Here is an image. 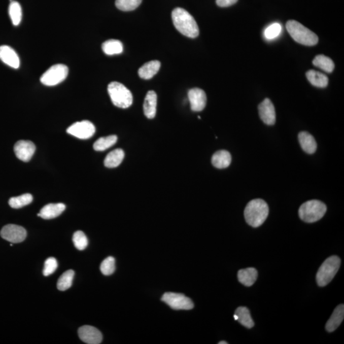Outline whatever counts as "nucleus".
<instances>
[{"label": "nucleus", "instance_id": "f257e3e1", "mask_svg": "<svg viewBox=\"0 0 344 344\" xmlns=\"http://www.w3.org/2000/svg\"><path fill=\"white\" fill-rule=\"evenodd\" d=\"M174 26L183 36L194 39L199 36V27L195 19L184 9L176 8L172 11Z\"/></svg>", "mask_w": 344, "mask_h": 344}, {"label": "nucleus", "instance_id": "f03ea898", "mask_svg": "<svg viewBox=\"0 0 344 344\" xmlns=\"http://www.w3.org/2000/svg\"><path fill=\"white\" fill-rule=\"evenodd\" d=\"M267 203L261 199H253L247 205L244 217L249 225L258 228L263 224L268 216Z\"/></svg>", "mask_w": 344, "mask_h": 344}, {"label": "nucleus", "instance_id": "7ed1b4c3", "mask_svg": "<svg viewBox=\"0 0 344 344\" xmlns=\"http://www.w3.org/2000/svg\"><path fill=\"white\" fill-rule=\"evenodd\" d=\"M286 29L291 37L299 44L313 46L318 43L317 35L298 21L291 20L287 22Z\"/></svg>", "mask_w": 344, "mask_h": 344}, {"label": "nucleus", "instance_id": "20e7f679", "mask_svg": "<svg viewBox=\"0 0 344 344\" xmlns=\"http://www.w3.org/2000/svg\"><path fill=\"white\" fill-rule=\"evenodd\" d=\"M327 208L322 201L313 199L306 201L299 209V216L301 220L311 223L320 220L326 213Z\"/></svg>", "mask_w": 344, "mask_h": 344}, {"label": "nucleus", "instance_id": "39448f33", "mask_svg": "<svg viewBox=\"0 0 344 344\" xmlns=\"http://www.w3.org/2000/svg\"><path fill=\"white\" fill-rule=\"evenodd\" d=\"M108 93L115 106L127 109L133 104V95L123 84L112 82L108 86Z\"/></svg>", "mask_w": 344, "mask_h": 344}, {"label": "nucleus", "instance_id": "423d86ee", "mask_svg": "<svg viewBox=\"0 0 344 344\" xmlns=\"http://www.w3.org/2000/svg\"><path fill=\"white\" fill-rule=\"evenodd\" d=\"M340 259L336 256H331L324 261L316 275L319 286H326L333 280L340 268Z\"/></svg>", "mask_w": 344, "mask_h": 344}, {"label": "nucleus", "instance_id": "0eeeda50", "mask_svg": "<svg viewBox=\"0 0 344 344\" xmlns=\"http://www.w3.org/2000/svg\"><path fill=\"white\" fill-rule=\"evenodd\" d=\"M68 68L63 64H55L49 68L41 77V82L47 86H54L65 80Z\"/></svg>", "mask_w": 344, "mask_h": 344}, {"label": "nucleus", "instance_id": "6e6552de", "mask_svg": "<svg viewBox=\"0 0 344 344\" xmlns=\"http://www.w3.org/2000/svg\"><path fill=\"white\" fill-rule=\"evenodd\" d=\"M161 300L174 310H191L194 307L191 299L183 294L166 293L162 296Z\"/></svg>", "mask_w": 344, "mask_h": 344}, {"label": "nucleus", "instance_id": "1a4fd4ad", "mask_svg": "<svg viewBox=\"0 0 344 344\" xmlns=\"http://www.w3.org/2000/svg\"><path fill=\"white\" fill-rule=\"evenodd\" d=\"M95 126L89 121L77 122L66 130L68 134L82 140L90 139L95 133Z\"/></svg>", "mask_w": 344, "mask_h": 344}, {"label": "nucleus", "instance_id": "9d476101", "mask_svg": "<svg viewBox=\"0 0 344 344\" xmlns=\"http://www.w3.org/2000/svg\"><path fill=\"white\" fill-rule=\"evenodd\" d=\"M0 235L5 240L16 244L22 243L25 240L27 232L23 227L16 224H7L2 228Z\"/></svg>", "mask_w": 344, "mask_h": 344}, {"label": "nucleus", "instance_id": "9b49d317", "mask_svg": "<svg viewBox=\"0 0 344 344\" xmlns=\"http://www.w3.org/2000/svg\"><path fill=\"white\" fill-rule=\"evenodd\" d=\"M14 153L17 158L24 162L31 160L36 150L33 142L29 141H19L14 146Z\"/></svg>", "mask_w": 344, "mask_h": 344}, {"label": "nucleus", "instance_id": "f8f14e48", "mask_svg": "<svg viewBox=\"0 0 344 344\" xmlns=\"http://www.w3.org/2000/svg\"><path fill=\"white\" fill-rule=\"evenodd\" d=\"M259 114L261 120L267 125H273L276 121L275 107L270 99L266 98L259 105Z\"/></svg>", "mask_w": 344, "mask_h": 344}, {"label": "nucleus", "instance_id": "ddd939ff", "mask_svg": "<svg viewBox=\"0 0 344 344\" xmlns=\"http://www.w3.org/2000/svg\"><path fill=\"white\" fill-rule=\"evenodd\" d=\"M78 334L81 340L88 344L100 343L103 339V336L100 331L91 326H81L79 329Z\"/></svg>", "mask_w": 344, "mask_h": 344}, {"label": "nucleus", "instance_id": "4468645a", "mask_svg": "<svg viewBox=\"0 0 344 344\" xmlns=\"http://www.w3.org/2000/svg\"><path fill=\"white\" fill-rule=\"evenodd\" d=\"M191 109L194 112L202 111L206 106L207 96L205 91L199 88H193L188 92Z\"/></svg>", "mask_w": 344, "mask_h": 344}, {"label": "nucleus", "instance_id": "2eb2a0df", "mask_svg": "<svg viewBox=\"0 0 344 344\" xmlns=\"http://www.w3.org/2000/svg\"><path fill=\"white\" fill-rule=\"evenodd\" d=\"M0 59L7 65L15 69L19 68L20 59L18 55L12 47L8 46H0Z\"/></svg>", "mask_w": 344, "mask_h": 344}, {"label": "nucleus", "instance_id": "dca6fc26", "mask_svg": "<svg viewBox=\"0 0 344 344\" xmlns=\"http://www.w3.org/2000/svg\"><path fill=\"white\" fill-rule=\"evenodd\" d=\"M65 209L66 206L63 203H50L41 209L38 216L44 219L56 218L60 216Z\"/></svg>", "mask_w": 344, "mask_h": 344}, {"label": "nucleus", "instance_id": "f3484780", "mask_svg": "<svg viewBox=\"0 0 344 344\" xmlns=\"http://www.w3.org/2000/svg\"><path fill=\"white\" fill-rule=\"evenodd\" d=\"M157 94L154 91L147 93L144 104V112L148 119H153L156 116Z\"/></svg>", "mask_w": 344, "mask_h": 344}, {"label": "nucleus", "instance_id": "a211bd4d", "mask_svg": "<svg viewBox=\"0 0 344 344\" xmlns=\"http://www.w3.org/2000/svg\"><path fill=\"white\" fill-rule=\"evenodd\" d=\"M344 318V306L343 304L336 306L330 320L326 325V330L328 332H333L340 325Z\"/></svg>", "mask_w": 344, "mask_h": 344}, {"label": "nucleus", "instance_id": "6ab92c4d", "mask_svg": "<svg viewBox=\"0 0 344 344\" xmlns=\"http://www.w3.org/2000/svg\"><path fill=\"white\" fill-rule=\"evenodd\" d=\"M299 142L303 150L308 154H313L317 149V143L312 134L306 131L300 132L298 134Z\"/></svg>", "mask_w": 344, "mask_h": 344}, {"label": "nucleus", "instance_id": "aec40b11", "mask_svg": "<svg viewBox=\"0 0 344 344\" xmlns=\"http://www.w3.org/2000/svg\"><path fill=\"white\" fill-rule=\"evenodd\" d=\"M160 62L156 60L151 61L144 64L139 70V75L143 79H150L158 73L160 68Z\"/></svg>", "mask_w": 344, "mask_h": 344}, {"label": "nucleus", "instance_id": "412c9836", "mask_svg": "<svg viewBox=\"0 0 344 344\" xmlns=\"http://www.w3.org/2000/svg\"><path fill=\"white\" fill-rule=\"evenodd\" d=\"M231 156L227 151L222 150L216 152L212 158V163L217 168H226L230 165Z\"/></svg>", "mask_w": 344, "mask_h": 344}, {"label": "nucleus", "instance_id": "4be33fe9", "mask_svg": "<svg viewBox=\"0 0 344 344\" xmlns=\"http://www.w3.org/2000/svg\"><path fill=\"white\" fill-rule=\"evenodd\" d=\"M306 78L314 86L318 88H326L328 84V78L326 75L321 73L320 72L309 71L306 74Z\"/></svg>", "mask_w": 344, "mask_h": 344}, {"label": "nucleus", "instance_id": "5701e85b", "mask_svg": "<svg viewBox=\"0 0 344 344\" xmlns=\"http://www.w3.org/2000/svg\"><path fill=\"white\" fill-rule=\"evenodd\" d=\"M258 278V271L254 268L243 269L238 271L239 282L246 286H253Z\"/></svg>", "mask_w": 344, "mask_h": 344}, {"label": "nucleus", "instance_id": "b1692460", "mask_svg": "<svg viewBox=\"0 0 344 344\" xmlns=\"http://www.w3.org/2000/svg\"><path fill=\"white\" fill-rule=\"evenodd\" d=\"M124 158V153L121 149H115L105 159L104 164L107 168H116L120 165Z\"/></svg>", "mask_w": 344, "mask_h": 344}, {"label": "nucleus", "instance_id": "393cba45", "mask_svg": "<svg viewBox=\"0 0 344 344\" xmlns=\"http://www.w3.org/2000/svg\"><path fill=\"white\" fill-rule=\"evenodd\" d=\"M101 47L104 53L109 56L119 54L123 51V45L118 40H109L102 44Z\"/></svg>", "mask_w": 344, "mask_h": 344}, {"label": "nucleus", "instance_id": "a878e982", "mask_svg": "<svg viewBox=\"0 0 344 344\" xmlns=\"http://www.w3.org/2000/svg\"><path fill=\"white\" fill-rule=\"evenodd\" d=\"M313 63L314 66L318 67L328 73H331L335 68V64L332 59L325 55H318L314 59Z\"/></svg>", "mask_w": 344, "mask_h": 344}, {"label": "nucleus", "instance_id": "bb28decb", "mask_svg": "<svg viewBox=\"0 0 344 344\" xmlns=\"http://www.w3.org/2000/svg\"><path fill=\"white\" fill-rule=\"evenodd\" d=\"M235 314L237 316V321L242 325L249 329L253 327L254 325V321L253 319L251 318L250 312L248 308L240 306V307L236 308Z\"/></svg>", "mask_w": 344, "mask_h": 344}, {"label": "nucleus", "instance_id": "cd10ccee", "mask_svg": "<svg viewBox=\"0 0 344 344\" xmlns=\"http://www.w3.org/2000/svg\"><path fill=\"white\" fill-rule=\"evenodd\" d=\"M117 141L118 137L116 135L101 137L94 142L93 148L96 151H106L116 144Z\"/></svg>", "mask_w": 344, "mask_h": 344}, {"label": "nucleus", "instance_id": "c85d7f7f", "mask_svg": "<svg viewBox=\"0 0 344 344\" xmlns=\"http://www.w3.org/2000/svg\"><path fill=\"white\" fill-rule=\"evenodd\" d=\"M33 196L31 194L26 193L22 195L12 197L9 199V205L13 209H20L29 205L33 201Z\"/></svg>", "mask_w": 344, "mask_h": 344}, {"label": "nucleus", "instance_id": "c756f323", "mask_svg": "<svg viewBox=\"0 0 344 344\" xmlns=\"http://www.w3.org/2000/svg\"><path fill=\"white\" fill-rule=\"evenodd\" d=\"M74 271L68 270L65 271L58 279L57 288L59 290L63 291L68 290L72 285L74 278Z\"/></svg>", "mask_w": 344, "mask_h": 344}, {"label": "nucleus", "instance_id": "7c9ffc66", "mask_svg": "<svg viewBox=\"0 0 344 344\" xmlns=\"http://www.w3.org/2000/svg\"><path fill=\"white\" fill-rule=\"evenodd\" d=\"M9 13L12 24L18 26L22 20V9L18 2L12 1L10 4Z\"/></svg>", "mask_w": 344, "mask_h": 344}, {"label": "nucleus", "instance_id": "2f4dec72", "mask_svg": "<svg viewBox=\"0 0 344 344\" xmlns=\"http://www.w3.org/2000/svg\"><path fill=\"white\" fill-rule=\"evenodd\" d=\"M142 2V0H116V6L122 11H132L136 9Z\"/></svg>", "mask_w": 344, "mask_h": 344}, {"label": "nucleus", "instance_id": "473e14b6", "mask_svg": "<svg viewBox=\"0 0 344 344\" xmlns=\"http://www.w3.org/2000/svg\"><path fill=\"white\" fill-rule=\"evenodd\" d=\"M73 242L75 247L80 251L84 250L88 245V238L81 231H77L74 234Z\"/></svg>", "mask_w": 344, "mask_h": 344}, {"label": "nucleus", "instance_id": "72a5a7b5", "mask_svg": "<svg viewBox=\"0 0 344 344\" xmlns=\"http://www.w3.org/2000/svg\"><path fill=\"white\" fill-rule=\"evenodd\" d=\"M116 270V261L113 257L110 256L103 261L100 265L101 273L105 276H111Z\"/></svg>", "mask_w": 344, "mask_h": 344}, {"label": "nucleus", "instance_id": "f704fd0d", "mask_svg": "<svg viewBox=\"0 0 344 344\" xmlns=\"http://www.w3.org/2000/svg\"><path fill=\"white\" fill-rule=\"evenodd\" d=\"M281 25L276 22V23L271 24L265 29L264 35H265L266 39L272 40L277 38L281 33Z\"/></svg>", "mask_w": 344, "mask_h": 344}, {"label": "nucleus", "instance_id": "c9c22d12", "mask_svg": "<svg viewBox=\"0 0 344 344\" xmlns=\"http://www.w3.org/2000/svg\"><path fill=\"white\" fill-rule=\"evenodd\" d=\"M57 262L54 258H49L45 262L43 273L45 276H49L53 273L57 268Z\"/></svg>", "mask_w": 344, "mask_h": 344}, {"label": "nucleus", "instance_id": "e433bc0d", "mask_svg": "<svg viewBox=\"0 0 344 344\" xmlns=\"http://www.w3.org/2000/svg\"><path fill=\"white\" fill-rule=\"evenodd\" d=\"M238 0H216V4L220 7H228L235 4Z\"/></svg>", "mask_w": 344, "mask_h": 344}, {"label": "nucleus", "instance_id": "4c0bfd02", "mask_svg": "<svg viewBox=\"0 0 344 344\" xmlns=\"http://www.w3.org/2000/svg\"><path fill=\"white\" fill-rule=\"evenodd\" d=\"M228 343L226 342V341H219V344H227Z\"/></svg>", "mask_w": 344, "mask_h": 344}]
</instances>
